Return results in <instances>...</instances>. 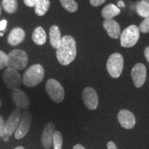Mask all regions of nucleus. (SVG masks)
Wrapping results in <instances>:
<instances>
[{"mask_svg": "<svg viewBox=\"0 0 149 149\" xmlns=\"http://www.w3.org/2000/svg\"><path fill=\"white\" fill-rule=\"evenodd\" d=\"M77 55V46L73 37L65 35L61 38V44L56 51V56L59 64L68 66L72 62Z\"/></svg>", "mask_w": 149, "mask_h": 149, "instance_id": "obj_1", "label": "nucleus"}, {"mask_svg": "<svg viewBox=\"0 0 149 149\" xmlns=\"http://www.w3.org/2000/svg\"><path fill=\"white\" fill-rule=\"evenodd\" d=\"M44 68L41 64H37L30 66L24 72L22 77V82L28 87L36 86L42 82L44 79Z\"/></svg>", "mask_w": 149, "mask_h": 149, "instance_id": "obj_2", "label": "nucleus"}, {"mask_svg": "<svg viewBox=\"0 0 149 149\" xmlns=\"http://www.w3.org/2000/svg\"><path fill=\"white\" fill-rule=\"evenodd\" d=\"M29 62V56L23 50L14 49L7 55L6 68L16 70H23Z\"/></svg>", "mask_w": 149, "mask_h": 149, "instance_id": "obj_3", "label": "nucleus"}, {"mask_svg": "<svg viewBox=\"0 0 149 149\" xmlns=\"http://www.w3.org/2000/svg\"><path fill=\"white\" fill-rule=\"evenodd\" d=\"M139 39V28L130 25L123 31L120 35V44L124 48H131L137 44Z\"/></svg>", "mask_w": 149, "mask_h": 149, "instance_id": "obj_4", "label": "nucleus"}, {"mask_svg": "<svg viewBox=\"0 0 149 149\" xmlns=\"http://www.w3.org/2000/svg\"><path fill=\"white\" fill-rule=\"evenodd\" d=\"M107 68L111 77L118 78L122 74L124 68V58L119 53L112 54L108 59Z\"/></svg>", "mask_w": 149, "mask_h": 149, "instance_id": "obj_5", "label": "nucleus"}, {"mask_svg": "<svg viewBox=\"0 0 149 149\" xmlns=\"http://www.w3.org/2000/svg\"><path fill=\"white\" fill-rule=\"evenodd\" d=\"M46 91L53 102L60 103L65 97L64 89L57 80L50 79L46 81Z\"/></svg>", "mask_w": 149, "mask_h": 149, "instance_id": "obj_6", "label": "nucleus"}, {"mask_svg": "<svg viewBox=\"0 0 149 149\" xmlns=\"http://www.w3.org/2000/svg\"><path fill=\"white\" fill-rule=\"evenodd\" d=\"M3 81L6 86L13 91L19 86L22 80L18 70L6 68L3 72Z\"/></svg>", "mask_w": 149, "mask_h": 149, "instance_id": "obj_7", "label": "nucleus"}, {"mask_svg": "<svg viewBox=\"0 0 149 149\" xmlns=\"http://www.w3.org/2000/svg\"><path fill=\"white\" fill-rule=\"evenodd\" d=\"M21 116L22 111L19 108H16L12 112L6 122V136L10 137L15 132L21 120Z\"/></svg>", "mask_w": 149, "mask_h": 149, "instance_id": "obj_8", "label": "nucleus"}, {"mask_svg": "<svg viewBox=\"0 0 149 149\" xmlns=\"http://www.w3.org/2000/svg\"><path fill=\"white\" fill-rule=\"evenodd\" d=\"M84 104L89 110H95L98 107L99 98L97 93L91 87H86L82 91Z\"/></svg>", "mask_w": 149, "mask_h": 149, "instance_id": "obj_9", "label": "nucleus"}, {"mask_svg": "<svg viewBox=\"0 0 149 149\" xmlns=\"http://www.w3.org/2000/svg\"><path fill=\"white\" fill-rule=\"evenodd\" d=\"M31 115L29 111L24 112L21 116L19 124L15 132V137L17 139H20L26 135L31 127Z\"/></svg>", "mask_w": 149, "mask_h": 149, "instance_id": "obj_10", "label": "nucleus"}, {"mask_svg": "<svg viewBox=\"0 0 149 149\" xmlns=\"http://www.w3.org/2000/svg\"><path fill=\"white\" fill-rule=\"evenodd\" d=\"M131 77L134 85L137 88H141L146 79V66L141 63H137L132 69Z\"/></svg>", "mask_w": 149, "mask_h": 149, "instance_id": "obj_11", "label": "nucleus"}, {"mask_svg": "<svg viewBox=\"0 0 149 149\" xmlns=\"http://www.w3.org/2000/svg\"><path fill=\"white\" fill-rule=\"evenodd\" d=\"M117 120L120 125L126 129H131L135 125V117L133 113L126 109H122L117 114Z\"/></svg>", "mask_w": 149, "mask_h": 149, "instance_id": "obj_12", "label": "nucleus"}, {"mask_svg": "<svg viewBox=\"0 0 149 149\" xmlns=\"http://www.w3.org/2000/svg\"><path fill=\"white\" fill-rule=\"evenodd\" d=\"M11 97L17 108L20 109H26L29 108L30 104L29 98L23 91L18 88L14 89L12 91Z\"/></svg>", "mask_w": 149, "mask_h": 149, "instance_id": "obj_13", "label": "nucleus"}, {"mask_svg": "<svg viewBox=\"0 0 149 149\" xmlns=\"http://www.w3.org/2000/svg\"><path fill=\"white\" fill-rule=\"evenodd\" d=\"M55 132V124L52 122H48L43 130L42 135V144L46 149L50 148L53 145V138Z\"/></svg>", "mask_w": 149, "mask_h": 149, "instance_id": "obj_14", "label": "nucleus"}, {"mask_svg": "<svg viewBox=\"0 0 149 149\" xmlns=\"http://www.w3.org/2000/svg\"><path fill=\"white\" fill-rule=\"evenodd\" d=\"M104 29L107 31V32L110 37L112 39H117L121 35V28L120 24L117 22L113 19H105L103 22Z\"/></svg>", "mask_w": 149, "mask_h": 149, "instance_id": "obj_15", "label": "nucleus"}, {"mask_svg": "<svg viewBox=\"0 0 149 149\" xmlns=\"http://www.w3.org/2000/svg\"><path fill=\"white\" fill-rule=\"evenodd\" d=\"M26 37V33L21 28H14L9 33L8 43L11 46H17L23 42Z\"/></svg>", "mask_w": 149, "mask_h": 149, "instance_id": "obj_16", "label": "nucleus"}, {"mask_svg": "<svg viewBox=\"0 0 149 149\" xmlns=\"http://www.w3.org/2000/svg\"><path fill=\"white\" fill-rule=\"evenodd\" d=\"M50 44L52 47L57 49L61 44V37L59 28L56 25H53L49 29Z\"/></svg>", "mask_w": 149, "mask_h": 149, "instance_id": "obj_17", "label": "nucleus"}, {"mask_svg": "<svg viewBox=\"0 0 149 149\" xmlns=\"http://www.w3.org/2000/svg\"><path fill=\"white\" fill-rule=\"evenodd\" d=\"M32 39L33 42H34L37 45H44V44L46 42V39H47L46 31H44V29H43L42 27H36L33 32Z\"/></svg>", "mask_w": 149, "mask_h": 149, "instance_id": "obj_18", "label": "nucleus"}, {"mask_svg": "<svg viewBox=\"0 0 149 149\" xmlns=\"http://www.w3.org/2000/svg\"><path fill=\"white\" fill-rule=\"evenodd\" d=\"M120 9L113 3H110L106 6L102 10V16L105 19H113L114 17L120 13Z\"/></svg>", "mask_w": 149, "mask_h": 149, "instance_id": "obj_19", "label": "nucleus"}, {"mask_svg": "<svg viewBox=\"0 0 149 149\" xmlns=\"http://www.w3.org/2000/svg\"><path fill=\"white\" fill-rule=\"evenodd\" d=\"M51 6L49 0H40L35 6V13L38 16H43L46 13Z\"/></svg>", "mask_w": 149, "mask_h": 149, "instance_id": "obj_20", "label": "nucleus"}, {"mask_svg": "<svg viewBox=\"0 0 149 149\" xmlns=\"http://www.w3.org/2000/svg\"><path fill=\"white\" fill-rule=\"evenodd\" d=\"M1 5L3 10L9 14H13L17 10L18 3L17 0H2Z\"/></svg>", "mask_w": 149, "mask_h": 149, "instance_id": "obj_21", "label": "nucleus"}, {"mask_svg": "<svg viewBox=\"0 0 149 149\" xmlns=\"http://www.w3.org/2000/svg\"><path fill=\"white\" fill-rule=\"evenodd\" d=\"M136 10L137 14L142 17L147 18L149 17V4L141 1H139L136 5Z\"/></svg>", "mask_w": 149, "mask_h": 149, "instance_id": "obj_22", "label": "nucleus"}, {"mask_svg": "<svg viewBox=\"0 0 149 149\" xmlns=\"http://www.w3.org/2000/svg\"><path fill=\"white\" fill-rule=\"evenodd\" d=\"M61 5L65 10L69 13H74L77 10L78 5L74 0H59Z\"/></svg>", "mask_w": 149, "mask_h": 149, "instance_id": "obj_23", "label": "nucleus"}, {"mask_svg": "<svg viewBox=\"0 0 149 149\" xmlns=\"http://www.w3.org/2000/svg\"><path fill=\"white\" fill-rule=\"evenodd\" d=\"M63 139L60 131L57 130L54 133L53 138V145L54 149H62Z\"/></svg>", "mask_w": 149, "mask_h": 149, "instance_id": "obj_24", "label": "nucleus"}, {"mask_svg": "<svg viewBox=\"0 0 149 149\" xmlns=\"http://www.w3.org/2000/svg\"><path fill=\"white\" fill-rule=\"evenodd\" d=\"M139 32L143 33H149V17L145 18L144 20L139 24Z\"/></svg>", "mask_w": 149, "mask_h": 149, "instance_id": "obj_25", "label": "nucleus"}, {"mask_svg": "<svg viewBox=\"0 0 149 149\" xmlns=\"http://www.w3.org/2000/svg\"><path fill=\"white\" fill-rule=\"evenodd\" d=\"M7 63V55L4 52L0 51V70L3 69L6 67Z\"/></svg>", "mask_w": 149, "mask_h": 149, "instance_id": "obj_26", "label": "nucleus"}, {"mask_svg": "<svg viewBox=\"0 0 149 149\" xmlns=\"http://www.w3.org/2000/svg\"><path fill=\"white\" fill-rule=\"evenodd\" d=\"M6 136V122L2 117L0 115V137Z\"/></svg>", "mask_w": 149, "mask_h": 149, "instance_id": "obj_27", "label": "nucleus"}, {"mask_svg": "<svg viewBox=\"0 0 149 149\" xmlns=\"http://www.w3.org/2000/svg\"><path fill=\"white\" fill-rule=\"evenodd\" d=\"M40 1V0H24V2L27 6L35 7V6Z\"/></svg>", "mask_w": 149, "mask_h": 149, "instance_id": "obj_28", "label": "nucleus"}, {"mask_svg": "<svg viewBox=\"0 0 149 149\" xmlns=\"http://www.w3.org/2000/svg\"><path fill=\"white\" fill-rule=\"evenodd\" d=\"M106 1H107V0H90V3L93 6L97 7L103 4Z\"/></svg>", "mask_w": 149, "mask_h": 149, "instance_id": "obj_29", "label": "nucleus"}, {"mask_svg": "<svg viewBox=\"0 0 149 149\" xmlns=\"http://www.w3.org/2000/svg\"><path fill=\"white\" fill-rule=\"evenodd\" d=\"M6 25H7V20L6 19H3L0 22V31H5L6 29Z\"/></svg>", "mask_w": 149, "mask_h": 149, "instance_id": "obj_30", "label": "nucleus"}, {"mask_svg": "<svg viewBox=\"0 0 149 149\" xmlns=\"http://www.w3.org/2000/svg\"><path fill=\"white\" fill-rule=\"evenodd\" d=\"M107 148L108 149H117V147L116 146V144H115L113 141H110L107 144Z\"/></svg>", "mask_w": 149, "mask_h": 149, "instance_id": "obj_31", "label": "nucleus"}, {"mask_svg": "<svg viewBox=\"0 0 149 149\" xmlns=\"http://www.w3.org/2000/svg\"><path fill=\"white\" fill-rule=\"evenodd\" d=\"M144 56L146 57V60L148 61V62L149 63V46L146 47L144 50Z\"/></svg>", "mask_w": 149, "mask_h": 149, "instance_id": "obj_32", "label": "nucleus"}, {"mask_svg": "<svg viewBox=\"0 0 149 149\" xmlns=\"http://www.w3.org/2000/svg\"><path fill=\"white\" fill-rule=\"evenodd\" d=\"M72 149H86V148L82 146V145H81V144H76L75 146L73 147V148H72Z\"/></svg>", "mask_w": 149, "mask_h": 149, "instance_id": "obj_33", "label": "nucleus"}, {"mask_svg": "<svg viewBox=\"0 0 149 149\" xmlns=\"http://www.w3.org/2000/svg\"><path fill=\"white\" fill-rule=\"evenodd\" d=\"M3 138V139L4 141H8V139H9V137H7V136H5V137H2Z\"/></svg>", "mask_w": 149, "mask_h": 149, "instance_id": "obj_34", "label": "nucleus"}, {"mask_svg": "<svg viewBox=\"0 0 149 149\" xmlns=\"http://www.w3.org/2000/svg\"><path fill=\"white\" fill-rule=\"evenodd\" d=\"M14 149H25L24 148V147H22V146H18V147H16L15 148H14Z\"/></svg>", "mask_w": 149, "mask_h": 149, "instance_id": "obj_35", "label": "nucleus"}, {"mask_svg": "<svg viewBox=\"0 0 149 149\" xmlns=\"http://www.w3.org/2000/svg\"><path fill=\"white\" fill-rule=\"evenodd\" d=\"M141 1H144V2H146V3H148V4H149V0H141Z\"/></svg>", "mask_w": 149, "mask_h": 149, "instance_id": "obj_36", "label": "nucleus"}, {"mask_svg": "<svg viewBox=\"0 0 149 149\" xmlns=\"http://www.w3.org/2000/svg\"><path fill=\"white\" fill-rule=\"evenodd\" d=\"M119 6H122V1H120V2H119Z\"/></svg>", "mask_w": 149, "mask_h": 149, "instance_id": "obj_37", "label": "nucleus"}, {"mask_svg": "<svg viewBox=\"0 0 149 149\" xmlns=\"http://www.w3.org/2000/svg\"><path fill=\"white\" fill-rule=\"evenodd\" d=\"M3 35V33H0V36L2 37Z\"/></svg>", "mask_w": 149, "mask_h": 149, "instance_id": "obj_38", "label": "nucleus"}, {"mask_svg": "<svg viewBox=\"0 0 149 149\" xmlns=\"http://www.w3.org/2000/svg\"><path fill=\"white\" fill-rule=\"evenodd\" d=\"M1 6H0V15H1Z\"/></svg>", "mask_w": 149, "mask_h": 149, "instance_id": "obj_39", "label": "nucleus"}, {"mask_svg": "<svg viewBox=\"0 0 149 149\" xmlns=\"http://www.w3.org/2000/svg\"><path fill=\"white\" fill-rule=\"evenodd\" d=\"M1 100H0V109H1Z\"/></svg>", "mask_w": 149, "mask_h": 149, "instance_id": "obj_40", "label": "nucleus"}]
</instances>
